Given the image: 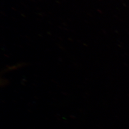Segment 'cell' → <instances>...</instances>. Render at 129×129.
<instances>
[]
</instances>
